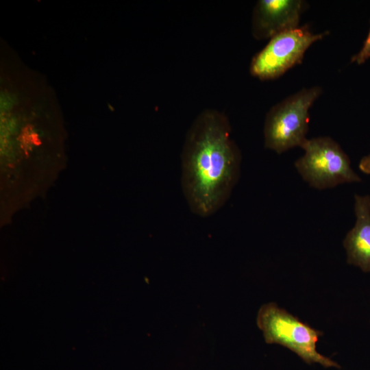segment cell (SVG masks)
I'll use <instances>...</instances> for the list:
<instances>
[{
  "label": "cell",
  "mask_w": 370,
  "mask_h": 370,
  "mask_svg": "<svg viewBox=\"0 0 370 370\" xmlns=\"http://www.w3.org/2000/svg\"><path fill=\"white\" fill-rule=\"evenodd\" d=\"M241 160L227 116L214 109L201 112L181 155L182 191L193 212L208 217L225 204L238 180Z\"/></svg>",
  "instance_id": "cell-1"
},
{
  "label": "cell",
  "mask_w": 370,
  "mask_h": 370,
  "mask_svg": "<svg viewBox=\"0 0 370 370\" xmlns=\"http://www.w3.org/2000/svg\"><path fill=\"white\" fill-rule=\"evenodd\" d=\"M257 325L268 344H279L297 354L308 364L319 363L324 367L340 366L321 354L316 345L322 332L311 328L275 303L262 305L257 314Z\"/></svg>",
  "instance_id": "cell-2"
},
{
  "label": "cell",
  "mask_w": 370,
  "mask_h": 370,
  "mask_svg": "<svg viewBox=\"0 0 370 370\" xmlns=\"http://www.w3.org/2000/svg\"><path fill=\"white\" fill-rule=\"evenodd\" d=\"M321 93L318 86L304 88L272 107L264 125V147L282 153L306 141L309 110Z\"/></svg>",
  "instance_id": "cell-3"
},
{
  "label": "cell",
  "mask_w": 370,
  "mask_h": 370,
  "mask_svg": "<svg viewBox=\"0 0 370 370\" xmlns=\"http://www.w3.org/2000/svg\"><path fill=\"white\" fill-rule=\"evenodd\" d=\"M301 148L304 153L295 161V166L310 186L323 190L361 181L352 169L348 156L330 137L307 139Z\"/></svg>",
  "instance_id": "cell-4"
},
{
  "label": "cell",
  "mask_w": 370,
  "mask_h": 370,
  "mask_svg": "<svg viewBox=\"0 0 370 370\" xmlns=\"http://www.w3.org/2000/svg\"><path fill=\"white\" fill-rule=\"evenodd\" d=\"M327 34L328 32L313 34L304 25L274 36L252 58L249 68L251 74L261 80L280 77L301 63L309 47Z\"/></svg>",
  "instance_id": "cell-5"
},
{
  "label": "cell",
  "mask_w": 370,
  "mask_h": 370,
  "mask_svg": "<svg viewBox=\"0 0 370 370\" xmlns=\"http://www.w3.org/2000/svg\"><path fill=\"white\" fill-rule=\"evenodd\" d=\"M301 0H260L253 11L251 30L258 40L271 38L299 26L304 8Z\"/></svg>",
  "instance_id": "cell-6"
},
{
  "label": "cell",
  "mask_w": 370,
  "mask_h": 370,
  "mask_svg": "<svg viewBox=\"0 0 370 370\" xmlns=\"http://www.w3.org/2000/svg\"><path fill=\"white\" fill-rule=\"evenodd\" d=\"M354 226L343 241L347 262L370 272V195H354Z\"/></svg>",
  "instance_id": "cell-7"
},
{
  "label": "cell",
  "mask_w": 370,
  "mask_h": 370,
  "mask_svg": "<svg viewBox=\"0 0 370 370\" xmlns=\"http://www.w3.org/2000/svg\"><path fill=\"white\" fill-rule=\"evenodd\" d=\"M370 58V29L360 51L352 58V62L362 64Z\"/></svg>",
  "instance_id": "cell-8"
},
{
  "label": "cell",
  "mask_w": 370,
  "mask_h": 370,
  "mask_svg": "<svg viewBox=\"0 0 370 370\" xmlns=\"http://www.w3.org/2000/svg\"><path fill=\"white\" fill-rule=\"evenodd\" d=\"M359 169L365 174H370V154L364 156L358 164Z\"/></svg>",
  "instance_id": "cell-9"
}]
</instances>
